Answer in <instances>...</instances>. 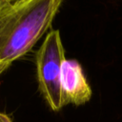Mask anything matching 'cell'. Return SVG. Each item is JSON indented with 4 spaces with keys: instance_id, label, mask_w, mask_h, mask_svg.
I'll list each match as a JSON object with an SVG mask.
<instances>
[{
    "instance_id": "6",
    "label": "cell",
    "mask_w": 122,
    "mask_h": 122,
    "mask_svg": "<svg viewBox=\"0 0 122 122\" xmlns=\"http://www.w3.org/2000/svg\"><path fill=\"white\" fill-rule=\"evenodd\" d=\"M6 1H7L8 4H14V3H16V2H18L20 0H6Z\"/></svg>"
},
{
    "instance_id": "4",
    "label": "cell",
    "mask_w": 122,
    "mask_h": 122,
    "mask_svg": "<svg viewBox=\"0 0 122 122\" xmlns=\"http://www.w3.org/2000/svg\"><path fill=\"white\" fill-rule=\"evenodd\" d=\"M0 122H12L10 115L0 112Z\"/></svg>"
},
{
    "instance_id": "1",
    "label": "cell",
    "mask_w": 122,
    "mask_h": 122,
    "mask_svg": "<svg viewBox=\"0 0 122 122\" xmlns=\"http://www.w3.org/2000/svg\"><path fill=\"white\" fill-rule=\"evenodd\" d=\"M63 0H20L0 10V75L50 29Z\"/></svg>"
},
{
    "instance_id": "5",
    "label": "cell",
    "mask_w": 122,
    "mask_h": 122,
    "mask_svg": "<svg viewBox=\"0 0 122 122\" xmlns=\"http://www.w3.org/2000/svg\"><path fill=\"white\" fill-rule=\"evenodd\" d=\"M6 5H8V3H7L6 0H0V10H1Z\"/></svg>"
},
{
    "instance_id": "3",
    "label": "cell",
    "mask_w": 122,
    "mask_h": 122,
    "mask_svg": "<svg viewBox=\"0 0 122 122\" xmlns=\"http://www.w3.org/2000/svg\"><path fill=\"white\" fill-rule=\"evenodd\" d=\"M61 87L65 105L79 106L90 101L92 90L82 67L76 60H65L61 73Z\"/></svg>"
},
{
    "instance_id": "2",
    "label": "cell",
    "mask_w": 122,
    "mask_h": 122,
    "mask_svg": "<svg viewBox=\"0 0 122 122\" xmlns=\"http://www.w3.org/2000/svg\"><path fill=\"white\" fill-rule=\"evenodd\" d=\"M65 60L60 32L58 30H51L36 53V71L39 91L54 112L66 106L61 87V73Z\"/></svg>"
}]
</instances>
